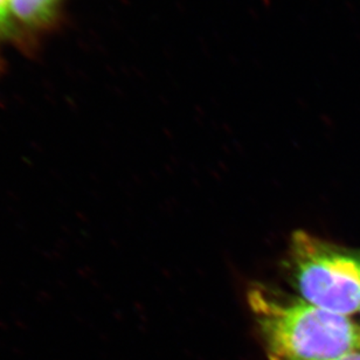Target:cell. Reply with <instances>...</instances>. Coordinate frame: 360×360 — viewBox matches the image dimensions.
I'll return each mask as SVG.
<instances>
[{"label": "cell", "instance_id": "cell-7", "mask_svg": "<svg viewBox=\"0 0 360 360\" xmlns=\"http://www.w3.org/2000/svg\"><path fill=\"white\" fill-rule=\"evenodd\" d=\"M359 260H360V257H359Z\"/></svg>", "mask_w": 360, "mask_h": 360}, {"label": "cell", "instance_id": "cell-1", "mask_svg": "<svg viewBox=\"0 0 360 360\" xmlns=\"http://www.w3.org/2000/svg\"><path fill=\"white\" fill-rule=\"evenodd\" d=\"M248 302L270 360H335L359 347L360 328L347 316L259 288L250 291Z\"/></svg>", "mask_w": 360, "mask_h": 360}, {"label": "cell", "instance_id": "cell-6", "mask_svg": "<svg viewBox=\"0 0 360 360\" xmlns=\"http://www.w3.org/2000/svg\"><path fill=\"white\" fill-rule=\"evenodd\" d=\"M359 349H360V340H359Z\"/></svg>", "mask_w": 360, "mask_h": 360}, {"label": "cell", "instance_id": "cell-4", "mask_svg": "<svg viewBox=\"0 0 360 360\" xmlns=\"http://www.w3.org/2000/svg\"><path fill=\"white\" fill-rule=\"evenodd\" d=\"M13 20L10 0H0V39L13 38Z\"/></svg>", "mask_w": 360, "mask_h": 360}, {"label": "cell", "instance_id": "cell-5", "mask_svg": "<svg viewBox=\"0 0 360 360\" xmlns=\"http://www.w3.org/2000/svg\"><path fill=\"white\" fill-rule=\"evenodd\" d=\"M335 360H360V352L352 351L350 354H347L345 356H343V357Z\"/></svg>", "mask_w": 360, "mask_h": 360}, {"label": "cell", "instance_id": "cell-3", "mask_svg": "<svg viewBox=\"0 0 360 360\" xmlns=\"http://www.w3.org/2000/svg\"><path fill=\"white\" fill-rule=\"evenodd\" d=\"M63 0H10L14 20L30 28L52 24L59 13Z\"/></svg>", "mask_w": 360, "mask_h": 360}, {"label": "cell", "instance_id": "cell-2", "mask_svg": "<svg viewBox=\"0 0 360 360\" xmlns=\"http://www.w3.org/2000/svg\"><path fill=\"white\" fill-rule=\"evenodd\" d=\"M295 284L302 300L338 315L360 311V260L298 231L291 241Z\"/></svg>", "mask_w": 360, "mask_h": 360}]
</instances>
